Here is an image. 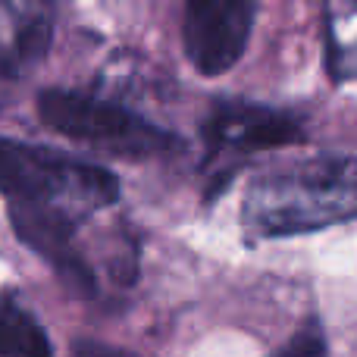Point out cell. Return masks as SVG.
Masks as SVG:
<instances>
[{
	"label": "cell",
	"instance_id": "cell-1",
	"mask_svg": "<svg viewBox=\"0 0 357 357\" xmlns=\"http://www.w3.org/2000/svg\"><path fill=\"white\" fill-rule=\"evenodd\" d=\"M357 216L354 157H307L251 178L241 222L257 238L320 232Z\"/></svg>",
	"mask_w": 357,
	"mask_h": 357
},
{
	"label": "cell",
	"instance_id": "cell-2",
	"mask_svg": "<svg viewBox=\"0 0 357 357\" xmlns=\"http://www.w3.org/2000/svg\"><path fill=\"white\" fill-rule=\"evenodd\" d=\"M0 191L10 210L60 216L82 226L116 201L119 182L104 167L0 135Z\"/></svg>",
	"mask_w": 357,
	"mask_h": 357
},
{
	"label": "cell",
	"instance_id": "cell-3",
	"mask_svg": "<svg viewBox=\"0 0 357 357\" xmlns=\"http://www.w3.org/2000/svg\"><path fill=\"white\" fill-rule=\"evenodd\" d=\"M38 116L56 135L113 157H167L182 148L173 132L160 129L126 104L75 88H47L38 94Z\"/></svg>",
	"mask_w": 357,
	"mask_h": 357
},
{
	"label": "cell",
	"instance_id": "cell-4",
	"mask_svg": "<svg viewBox=\"0 0 357 357\" xmlns=\"http://www.w3.org/2000/svg\"><path fill=\"white\" fill-rule=\"evenodd\" d=\"M257 6L251 0H191L182 19V41L191 66L213 79L241 60L251 41Z\"/></svg>",
	"mask_w": 357,
	"mask_h": 357
},
{
	"label": "cell",
	"instance_id": "cell-5",
	"mask_svg": "<svg viewBox=\"0 0 357 357\" xmlns=\"http://www.w3.org/2000/svg\"><path fill=\"white\" fill-rule=\"evenodd\" d=\"M204 138L210 151L251 154V151L285 148L301 142L304 129L301 119L285 110L248 104V100H216L210 116L204 119Z\"/></svg>",
	"mask_w": 357,
	"mask_h": 357
},
{
	"label": "cell",
	"instance_id": "cell-6",
	"mask_svg": "<svg viewBox=\"0 0 357 357\" xmlns=\"http://www.w3.org/2000/svg\"><path fill=\"white\" fill-rule=\"evenodd\" d=\"M54 10L44 3L0 0V79H22L47 56Z\"/></svg>",
	"mask_w": 357,
	"mask_h": 357
},
{
	"label": "cell",
	"instance_id": "cell-7",
	"mask_svg": "<svg viewBox=\"0 0 357 357\" xmlns=\"http://www.w3.org/2000/svg\"><path fill=\"white\" fill-rule=\"evenodd\" d=\"M0 357H54L41 320L19 298H0Z\"/></svg>",
	"mask_w": 357,
	"mask_h": 357
},
{
	"label": "cell",
	"instance_id": "cell-8",
	"mask_svg": "<svg viewBox=\"0 0 357 357\" xmlns=\"http://www.w3.org/2000/svg\"><path fill=\"white\" fill-rule=\"evenodd\" d=\"M326 50L335 82L357 79V6L326 10Z\"/></svg>",
	"mask_w": 357,
	"mask_h": 357
},
{
	"label": "cell",
	"instance_id": "cell-9",
	"mask_svg": "<svg viewBox=\"0 0 357 357\" xmlns=\"http://www.w3.org/2000/svg\"><path fill=\"white\" fill-rule=\"evenodd\" d=\"M323 354H326V339H323L320 326L310 323V326L304 329V333H298L276 357H323Z\"/></svg>",
	"mask_w": 357,
	"mask_h": 357
},
{
	"label": "cell",
	"instance_id": "cell-10",
	"mask_svg": "<svg viewBox=\"0 0 357 357\" xmlns=\"http://www.w3.org/2000/svg\"><path fill=\"white\" fill-rule=\"evenodd\" d=\"M73 351H75V357H138V354L126 351V348H116L100 339H79L73 345Z\"/></svg>",
	"mask_w": 357,
	"mask_h": 357
}]
</instances>
